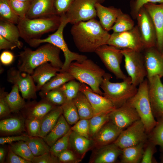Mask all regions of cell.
I'll list each match as a JSON object with an SVG mask.
<instances>
[{
    "label": "cell",
    "instance_id": "obj_1",
    "mask_svg": "<svg viewBox=\"0 0 163 163\" xmlns=\"http://www.w3.org/2000/svg\"><path fill=\"white\" fill-rule=\"evenodd\" d=\"M70 32L75 46L84 53L94 52L99 47L107 44L110 36L95 18L73 24Z\"/></svg>",
    "mask_w": 163,
    "mask_h": 163
},
{
    "label": "cell",
    "instance_id": "obj_2",
    "mask_svg": "<svg viewBox=\"0 0 163 163\" xmlns=\"http://www.w3.org/2000/svg\"><path fill=\"white\" fill-rule=\"evenodd\" d=\"M61 50L58 47L49 43L42 45L35 50L28 48L19 53L18 69L21 72L30 75L34 69L46 62L61 69L63 63L60 57Z\"/></svg>",
    "mask_w": 163,
    "mask_h": 163
},
{
    "label": "cell",
    "instance_id": "obj_3",
    "mask_svg": "<svg viewBox=\"0 0 163 163\" xmlns=\"http://www.w3.org/2000/svg\"><path fill=\"white\" fill-rule=\"evenodd\" d=\"M61 20V16L58 15L33 19L20 18L17 26L20 37L28 43L31 40L40 38L44 34L56 30Z\"/></svg>",
    "mask_w": 163,
    "mask_h": 163
},
{
    "label": "cell",
    "instance_id": "obj_4",
    "mask_svg": "<svg viewBox=\"0 0 163 163\" xmlns=\"http://www.w3.org/2000/svg\"><path fill=\"white\" fill-rule=\"evenodd\" d=\"M67 72L75 79L88 85L94 92L103 96L100 87L106 72L92 60L87 59L81 62H72Z\"/></svg>",
    "mask_w": 163,
    "mask_h": 163
},
{
    "label": "cell",
    "instance_id": "obj_5",
    "mask_svg": "<svg viewBox=\"0 0 163 163\" xmlns=\"http://www.w3.org/2000/svg\"><path fill=\"white\" fill-rule=\"evenodd\" d=\"M109 73H105L100 87L103 91V96L110 101L116 108H118L134 96L138 88L132 82L129 76L120 82H112Z\"/></svg>",
    "mask_w": 163,
    "mask_h": 163
},
{
    "label": "cell",
    "instance_id": "obj_6",
    "mask_svg": "<svg viewBox=\"0 0 163 163\" xmlns=\"http://www.w3.org/2000/svg\"><path fill=\"white\" fill-rule=\"evenodd\" d=\"M61 16L60 24L54 33L44 39L31 40L28 44L31 47H36L42 43H51L59 48L63 52L65 57V61L60 72H67L69 66L73 61L81 62L87 59V57L85 55L72 52L68 48L63 37V31L69 22L64 15Z\"/></svg>",
    "mask_w": 163,
    "mask_h": 163
},
{
    "label": "cell",
    "instance_id": "obj_7",
    "mask_svg": "<svg viewBox=\"0 0 163 163\" xmlns=\"http://www.w3.org/2000/svg\"><path fill=\"white\" fill-rule=\"evenodd\" d=\"M127 102L136 110L148 134L157 121L153 114L149 98L147 79H145L139 84L136 93Z\"/></svg>",
    "mask_w": 163,
    "mask_h": 163
},
{
    "label": "cell",
    "instance_id": "obj_8",
    "mask_svg": "<svg viewBox=\"0 0 163 163\" xmlns=\"http://www.w3.org/2000/svg\"><path fill=\"white\" fill-rule=\"evenodd\" d=\"M124 58L125 67L132 83L137 86L147 75L143 54L142 52L130 49L121 50Z\"/></svg>",
    "mask_w": 163,
    "mask_h": 163
},
{
    "label": "cell",
    "instance_id": "obj_9",
    "mask_svg": "<svg viewBox=\"0 0 163 163\" xmlns=\"http://www.w3.org/2000/svg\"><path fill=\"white\" fill-rule=\"evenodd\" d=\"M105 0H74L63 14L69 23L74 24L86 21L97 16L96 5L102 4Z\"/></svg>",
    "mask_w": 163,
    "mask_h": 163
},
{
    "label": "cell",
    "instance_id": "obj_10",
    "mask_svg": "<svg viewBox=\"0 0 163 163\" xmlns=\"http://www.w3.org/2000/svg\"><path fill=\"white\" fill-rule=\"evenodd\" d=\"M94 53L98 56L107 69L117 79L124 80L127 76L121 69L120 64L123 55L121 50L107 44L97 48Z\"/></svg>",
    "mask_w": 163,
    "mask_h": 163
},
{
    "label": "cell",
    "instance_id": "obj_11",
    "mask_svg": "<svg viewBox=\"0 0 163 163\" xmlns=\"http://www.w3.org/2000/svg\"><path fill=\"white\" fill-rule=\"evenodd\" d=\"M107 44L120 49H130L141 52L144 50L137 25L129 30L113 33Z\"/></svg>",
    "mask_w": 163,
    "mask_h": 163
},
{
    "label": "cell",
    "instance_id": "obj_12",
    "mask_svg": "<svg viewBox=\"0 0 163 163\" xmlns=\"http://www.w3.org/2000/svg\"><path fill=\"white\" fill-rule=\"evenodd\" d=\"M148 140V134L143 123L140 120L122 131L113 143L123 149L141 143H145Z\"/></svg>",
    "mask_w": 163,
    "mask_h": 163
},
{
    "label": "cell",
    "instance_id": "obj_13",
    "mask_svg": "<svg viewBox=\"0 0 163 163\" xmlns=\"http://www.w3.org/2000/svg\"><path fill=\"white\" fill-rule=\"evenodd\" d=\"M136 19L144 49L156 47L157 37L155 28L150 15L144 6L139 11Z\"/></svg>",
    "mask_w": 163,
    "mask_h": 163
},
{
    "label": "cell",
    "instance_id": "obj_14",
    "mask_svg": "<svg viewBox=\"0 0 163 163\" xmlns=\"http://www.w3.org/2000/svg\"><path fill=\"white\" fill-rule=\"evenodd\" d=\"M21 72L15 68H11L7 72L8 82L17 85L22 97L27 100L37 98L36 85L31 75L26 73L23 76Z\"/></svg>",
    "mask_w": 163,
    "mask_h": 163
},
{
    "label": "cell",
    "instance_id": "obj_15",
    "mask_svg": "<svg viewBox=\"0 0 163 163\" xmlns=\"http://www.w3.org/2000/svg\"><path fill=\"white\" fill-rule=\"evenodd\" d=\"M155 76L147 79L148 96L152 112L156 120L163 119V83Z\"/></svg>",
    "mask_w": 163,
    "mask_h": 163
},
{
    "label": "cell",
    "instance_id": "obj_16",
    "mask_svg": "<svg viewBox=\"0 0 163 163\" xmlns=\"http://www.w3.org/2000/svg\"><path fill=\"white\" fill-rule=\"evenodd\" d=\"M140 120L135 109L127 101L115 109L109 114V121L122 131Z\"/></svg>",
    "mask_w": 163,
    "mask_h": 163
},
{
    "label": "cell",
    "instance_id": "obj_17",
    "mask_svg": "<svg viewBox=\"0 0 163 163\" xmlns=\"http://www.w3.org/2000/svg\"><path fill=\"white\" fill-rule=\"evenodd\" d=\"M79 91L88 98L91 105L94 115L109 113L116 108L110 101L103 96L94 92L85 84L81 83Z\"/></svg>",
    "mask_w": 163,
    "mask_h": 163
},
{
    "label": "cell",
    "instance_id": "obj_18",
    "mask_svg": "<svg viewBox=\"0 0 163 163\" xmlns=\"http://www.w3.org/2000/svg\"><path fill=\"white\" fill-rule=\"evenodd\" d=\"M143 54L147 79L155 76L163 77V56L156 47L145 49Z\"/></svg>",
    "mask_w": 163,
    "mask_h": 163
},
{
    "label": "cell",
    "instance_id": "obj_19",
    "mask_svg": "<svg viewBox=\"0 0 163 163\" xmlns=\"http://www.w3.org/2000/svg\"><path fill=\"white\" fill-rule=\"evenodd\" d=\"M150 15L156 31V47L163 54V3H148L143 6Z\"/></svg>",
    "mask_w": 163,
    "mask_h": 163
},
{
    "label": "cell",
    "instance_id": "obj_20",
    "mask_svg": "<svg viewBox=\"0 0 163 163\" xmlns=\"http://www.w3.org/2000/svg\"><path fill=\"white\" fill-rule=\"evenodd\" d=\"M122 149L114 143L93 149L89 163H113L120 156Z\"/></svg>",
    "mask_w": 163,
    "mask_h": 163
},
{
    "label": "cell",
    "instance_id": "obj_21",
    "mask_svg": "<svg viewBox=\"0 0 163 163\" xmlns=\"http://www.w3.org/2000/svg\"><path fill=\"white\" fill-rule=\"evenodd\" d=\"M56 0H33L26 18L33 19L57 15L54 4Z\"/></svg>",
    "mask_w": 163,
    "mask_h": 163
},
{
    "label": "cell",
    "instance_id": "obj_22",
    "mask_svg": "<svg viewBox=\"0 0 163 163\" xmlns=\"http://www.w3.org/2000/svg\"><path fill=\"white\" fill-rule=\"evenodd\" d=\"M121 131L115 125L109 121L102 127L93 138L95 148L113 143Z\"/></svg>",
    "mask_w": 163,
    "mask_h": 163
},
{
    "label": "cell",
    "instance_id": "obj_23",
    "mask_svg": "<svg viewBox=\"0 0 163 163\" xmlns=\"http://www.w3.org/2000/svg\"><path fill=\"white\" fill-rule=\"evenodd\" d=\"M96 9L100 24L108 32L111 30L117 17L122 12L120 8L112 6L105 7L101 4H97Z\"/></svg>",
    "mask_w": 163,
    "mask_h": 163
},
{
    "label": "cell",
    "instance_id": "obj_24",
    "mask_svg": "<svg viewBox=\"0 0 163 163\" xmlns=\"http://www.w3.org/2000/svg\"><path fill=\"white\" fill-rule=\"evenodd\" d=\"M69 147L81 159L87 152L95 148L92 139L88 138L72 130L69 137Z\"/></svg>",
    "mask_w": 163,
    "mask_h": 163
},
{
    "label": "cell",
    "instance_id": "obj_25",
    "mask_svg": "<svg viewBox=\"0 0 163 163\" xmlns=\"http://www.w3.org/2000/svg\"><path fill=\"white\" fill-rule=\"evenodd\" d=\"M60 71L61 69L54 66L49 62L44 63L35 68L31 75L37 84V91L40 90L48 81Z\"/></svg>",
    "mask_w": 163,
    "mask_h": 163
},
{
    "label": "cell",
    "instance_id": "obj_26",
    "mask_svg": "<svg viewBox=\"0 0 163 163\" xmlns=\"http://www.w3.org/2000/svg\"><path fill=\"white\" fill-rule=\"evenodd\" d=\"M56 106L43 98V99L38 102L26 103L23 109L27 110L28 117L41 119Z\"/></svg>",
    "mask_w": 163,
    "mask_h": 163
},
{
    "label": "cell",
    "instance_id": "obj_27",
    "mask_svg": "<svg viewBox=\"0 0 163 163\" xmlns=\"http://www.w3.org/2000/svg\"><path fill=\"white\" fill-rule=\"evenodd\" d=\"M70 129L69 124L62 114L53 128L43 139L50 147L58 140L65 135Z\"/></svg>",
    "mask_w": 163,
    "mask_h": 163
},
{
    "label": "cell",
    "instance_id": "obj_28",
    "mask_svg": "<svg viewBox=\"0 0 163 163\" xmlns=\"http://www.w3.org/2000/svg\"><path fill=\"white\" fill-rule=\"evenodd\" d=\"M62 114L61 106H58L42 118L39 137L43 138L45 137L53 128Z\"/></svg>",
    "mask_w": 163,
    "mask_h": 163
},
{
    "label": "cell",
    "instance_id": "obj_29",
    "mask_svg": "<svg viewBox=\"0 0 163 163\" xmlns=\"http://www.w3.org/2000/svg\"><path fill=\"white\" fill-rule=\"evenodd\" d=\"M145 143H141L122 149V152L120 156V162L141 163Z\"/></svg>",
    "mask_w": 163,
    "mask_h": 163
},
{
    "label": "cell",
    "instance_id": "obj_30",
    "mask_svg": "<svg viewBox=\"0 0 163 163\" xmlns=\"http://www.w3.org/2000/svg\"><path fill=\"white\" fill-rule=\"evenodd\" d=\"M0 35L15 44L18 48L22 47L23 44L19 39V30L14 24L0 20Z\"/></svg>",
    "mask_w": 163,
    "mask_h": 163
},
{
    "label": "cell",
    "instance_id": "obj_31",
    "mask_svg": "<svg viewBox=\"0 0 163 163\" xmlns=\"http://www.w3.org/2000/svg\"><path fill=\"white\" fill-rule=\"evenodd\" d=\"M75 78L68 72H59L48 81L42 87L39 93L40 96L42 98L49 91L57 88Z\"/></svg>",
    "mask_w": 163,
    "mask_h": 163
},
{
    "label": "cell",
    "instance_id": "obj_32",
    "mask_svg": "<svg viewBox=\"0 0 163 163\" xmlns=\"http://www.w3.org/2000/svg\"><path fill=\"white\" fill-rule=\"evenodd\" d=\"M72 101L77 108L80 119H90L94 116L91 105L83 92L79 91Z\"/></svg>",
    "mask_w": 163,
    "mask_h": 163
},
{
    "label": "cell",
    "instance_id": "obj_33",
    "mask_svg": "<svg viewBox=\"0 0 163 163\" xmlns=\"http://www.w3.org/2000/svg\"><path fill=\"white\" fill-rule=\"evenodd\" d=\"M19 89L16 84L13 85L11 90L5 97L6 100L10 109L11 112L18 113L25 107L26 102L19 93Z\"/></svg>",
    "mask_w": 163,
    "mask_h": 163
},
{
    "label": "cell",
    "instance_id": "obj_34",
    "mask_svg": "<svg viewBox=\"0 0 163 163\" xmlns=\"http://www.w3.org/2000/svg\"><path fill=\"white\" fill-rule=\"evenodd\" d=\"M24 128V121L19 118L12 117L0 121L1 133L8 134L19 133L22 131Z\"/></svg>",
    "mask_w": 163,
    "mask_h": 163
},
{
    "label": "cell",
    "instance_id": "obj_35",
    "mask_svg": "<svg viewBox=\"0 0 163 163\" xmlns=\"http://www.w3.org/2000/svg\"><path fill=\"white\" fill-rule=\"evenodd\" d=\"M26 142L34 157L50 152V147L43 138L39 136H30Z\"/></svg>",
    "mask_w": 163,
    "mask_h": 163
},
{
    "label": "cell",
    "instance_id": "obj_36",
    "mask_svg": "<svg viewBox=\"0 0 163 163\" xmlns=\"http://www.w3.org/2000/svg\"><path fill=\"white\" fill-rule=\"evenodd\" d=\"M19 18L12 8L9 0H0V20L17 24Z\"/></svg>",
    "mask_w": 163,
    "mask_h": 163
},
{
    "label": "cell",
    "instance_id": "obj_37",
    "mask_svg": "<svg viewBox=\"0 0 163 163\" xmlns=\"http://www.w3.org/2000/svg\"><path fill=\"white\" fill-rule=\"evenodd\" d=\"M134 23L130 16L123 12L119 15L112 27L113 33H120L129 30L134 27Z\"/></svg>",
    "mask_w": 163,
    "mask_h": 163
},
{
    "label": "cell",
    "instance_id": "obj_38",
    "mask_svg": "<svg viewBox=\"0 0 163 163\" xmlns=\"http://www.w3.org/2000/svg\"><path fill=\"white\" fill-rule=\"evenodd\" d=\"M61 106L62 115L69 125H73L80 120L77 108L72 100L67 101Z\"/></svg>",
    "mask_w": 163,
    "mask_h": 163
},
{
    "label": "cell",
    "instance_id": "obj_39",
    "mask_svg": "<svg viewBox=\"0 0 163 163\" xmlns=\"http://www.w3.org/2000/svg\"><path fill=\"white\" fill-rule=\"evenodd\" d=\"M157 121L156 125L148 134V140L159 146L160 151L163 154V119Z\"/></svg>",
    "mask_w": 163,
    "mask_h": 163
},
{
    "label": "cell",
    "instance_id": "obj_40",
    "mask_svg": "<svg viewBox=\"0 0 163 163\" xmlns=\"http://www.w3.org/2000/svg\"><path fill=\"white\" fill-rule=\"evenodd\" d=\"M110 113L94 115L89 119V133L91 139H92L95 134L102 127L109 121Z\"/></svg>",
    "mask_w": 163,
    "mask_h": 163
},
{
    "label": "cell",
    "instance_id": "obj_41",
    "mask_svg": "<svg viewBox=\"0 0 163 163\" xmlns=\"http://www.w3.org/2000/svg\"><path fill=\"white\" fill-rule=\"evenodd\" d=\"M10 148L16 154L32 163L34 156L26 142L21 140L11 144Z\"/></svg>",
    "mask_w": 163,
    "mask_h": 163
},
{
    "label": "cell",
    "instance_id": "obj_42",
    "mask_svg": "<svg viewBox=\"0 0 163 163\" xmlns=\"http://www.w3.org/2000/svg\"><path fill=\"white\" fill-rule=\"evenodd\" d=\"M43 98L56 106H61L67 101L61 86L49 91Z\"/></svg>",
    "mask_w": 163,
    "mask_h": 163
},
{
    "label": "cell",
    "instance_id": "obj_43",
    "mask_svg": "<svg viewBox=\"0 0 163 163\" xmlns=\"http://www.w3.org/2000/svg\"><path fill=\"white\" fill-rule=\"evenodd\" d=\"M72 130L69 131L64 136L58 140L50 147V152L53 155L56 157L62 152L67 149L69 147V137Z\"/></svg>",
    "mask_w": 163,
    "mask_h": 163
},
{
    "label": "cell",
    "instance_id": "obj_44",
    "mask_svg": "<svg viewBox=\"0 0 163 163\" xmlns=\"http://www.w3.org/2000/svg\"><path fill=\"white\" fill-rule=\"evenodd\" d=\"M81 83L77 82L75 79L71 80L65 83L61 88L66 96L67 101L72 100L79 91Z\"/></svg>",
    "mask_w": 163,
    "mask_h": 163
},
{
    "label": "cell",
    "instance_id": "obj_45",
    "mask_svg": "<svg viewBox=\"0 0 163 163\" xmlns=\"http://www.w3.org/2000/svg\"><path fill=\"white\" fill-rule=\"evenodd\" d=\"M10 5L15 13L20 18H26L31 2L18 0H9Z\"/></svg>",
    "mask_w": 163,
    "mask_h": 163
},
{
    "label": "cell",
    "instance_id": "obj_46",
    "mask_svg": "<svg viewBox=\"0 0 163 163\" xmlns=\"http://www.w3.org/2000/svg\"><path fill=\"white\" fill-rule=\"evenodd\" d=\"M156 145L148 140L145 143L141 163H157L154 157V155L157 152Z\"/></svg>",
    "mask_w": 163,
    "mask_h": 163
},
{
    "label": "cell",
    "instance_id": "obj_47",
    "mask_svg": "<svg viewBox=\"0 0 163 163\" xmlns=\"http://www.w3.org/2000/svg\"><path fill=\"white\" fill-rule=\"evenodd\" d=\"M26 125L29 136H39L41 125V119L28 117L26 120Z\"/></svg>",
    "mask_w": 163,
    "mask_h": 163
},
{
    "label": "cell",
    "instance_id": "obj_48",
    "mask_svg": "<svg viewBox=\"0 0 163 163\" xmlns=\"http://www.w3.org/2000/svg\"><path fill=\"white\" fill-rule=\"evenodd\" d=\"M89 129V119H80L71 127L72 131L88 138L91 139L90 135Z\"/></svg>",
    "mask_w": 163,
    "mask_h": 163
},
{
    "label": "cell",
    "instance_id": "obj_49",
    "mask_svg": "<svg viewBox=\"0 0 163 163\" xmlns=\"http://www.w3.org/2000/svg\"><path fill=\"white\" fill-rule=\"evenodd\" d=\"M60 163H78L82 161L71 149L69 148L60 153L57 156Z\"/></svg>",
    "mask_w": 163,
    "mask_h": 163
},
{
    "label": "cell",
    "instance_id": "obj_50",
    "mask_svg": "<svg viewBox=\"0 0 163 163\" xmlns=\"http://www.w3.org/2000/svg\"><path fill=\"white\" fill-rule=\"evenodd\" d=\"M163 3V0H135L131 4V14L133 17L136 19V16L140 8L144 5L148 3Z\"/></svg>",
    "mask_w": 163,
    "mask_h": 163
},
{
    "label": "cell",
    "instance_id": "obj_51",
    "mask_svg": "<svg viewBox=\"0 0 163 163\" xmlns=\"http://www.w3.org/2000/svg\"><path fill=\"white\" fill-rule=\"evenodd\" d=\"M8 93L5 91L4 88L0 91V117L2 118L8 115L11 112L6 100L5 97Z\"/></svg>",
    "mask_w": 163,
    "mask_h": 163
},
{
    "label": "cell",
    "instance_id": "obj_52",
    "mask_svg": "<svg viewBox=\"0 0 163 163\" xmlns=\"http://www.w3.org/2000/svg\"><path fill=\"white\" fill-rule=\"evenodd\" d=\"M74 0H56L54 8L57 15L65 14Z\"/></svg>",
    "mask_w": 163,
    "mask_h": 163
},
{
    "label": "cell",
    "instance_id": "obj_53",
    "mask_svg": "<svg viewBox=\"0 0 163 163\" xmlns=\"http://www.w3.org/2000/svg\"><path fill=\"white\" fill-rule=\"evenodd\" d=\"M33 163H59L58 158L50 152L42 155L34 157L32 161Z\"/></svg>",
    "mask_w": 163,
    "mask_h": 163
},
{
    "label": "cell",
    "instance_id": "obj_54",
    "mask_svg": "<svg viewBox=\"0 0 163 163\" xmlns=\"http://www.w3.org/2000/svg\"><path fill=\"white\" fill-rule=\"evenodd\" d=\"M29 137V135H21L1 137L0 138V144L1 145H4L6 143L11 144L14 142L21 140L27 142L28 140Z\"/></svg>",
    "mask_w": 163,
    "mask_h": 163
},
{
    "label": "cell",
    "instance_id": "obj_55",
    "mask_svg": "<svg viewBox=\"0 0 163 163\" xmlns=\"http://www.w3.org/2000/svg\"><path fill=\"white\" fill-rule=\"evenodd\" d=\"M8 162L10 163H31V162L22 158L15 153L9 148L8 158Z\"/></svg>",
    "mask_w": 163,
    "mask_h": 163
},
{
    "label": "cell",
    "instance_id": "obj_56",
    "mask_svg": "<svg viewBox=\"0 0 163 163\" xmlns=\"http://www.w3.org/2000/svg\"><path fill=\"white\" fill-rule=\"evenodd\" d=\"M14 56L13 54L8 51H4L0 56L1 62L5 65H10L13 61Z\"/></svg>",
    "mask_w": 163,
    "mask_h": 163
},
{
    "label": "cell",
    "instance_id": "obj_57",
    "mask_svg": "<svg viewBox=\"0 0 163 163\" xmlns=\"http://www.w3.org/2000/svg\"><path fill=\"white\" fill-rule=\"evenodd\" d=\"M17 47V46L15 44L0 35V50L2 49L12 50Z\"/></svg>",
    "mask_w": 163,
    "mask_h": 163
},
{
    "label": "cell",
    "instance_id": "obj_58",
    "mask_svg": "<svg viewBox=\"0 0 163 163\" xmlns=\"http://www.w3.org/2000/svg\"><path fill=\"white\" fill-rule=\"evenodd\" d=\"M5 149L2 147L0 148V162L2 163L5 159Z\"/></svg>",
    "mask_w": 163,
    "mask_h": 163
},
{
    "label": "cell",
    "instance_id": "obj_59",
    "mask_svg": "<svg viewBox=\"0 0 163 163\" xmlns=\"http://www.w3.org/2000/svg\"><path fill=\"white\" fill-rule=\"evenodd\" d=\"M159 159L160 160V163H163V154H161Z\"/></svg>",
    "mask_w": 163,
    "mask_h": 163
},
{
    "label": "cell",
    "instance_id": "obj_60",
    "mask_svg": "<svg viewBox=\"0 0 163 163\" xmlns=\"http://www.w3.org/2000/svg\"><path fill=\"white\" fill-rule=\"evenodd\" d=\"M20 1H24V2H31L33 0H18Z\"/></svg>",
    "mask_w": 163,
    "mask_h": 163
},
{
    "label": "cell",
    "instance_id": "obj_61",
    "mask_svg": "<svg viewBox=\"0 0 163 163\" xmlns=\"http://www.w3.org/2000/svg\"></svg>",
    "mask_w": 163,
    "mask_h": 163
}]
</instances>
